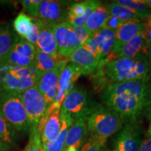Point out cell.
I'll use <instances>...</instances> for the list:
<instances>
[{
  "label": "cell",
  "mask_w": 151,
  "mask_h": 151,
  "mask_svg": "<svg viewBox=\"0 0 151 151\" xmlns=\"http://www.w3.org/2000/svg\"><path fill=\"white\" fill-rule=\"evenodd\" d=\"M148 54L139 53L132 58H116L109 62L104 71L109 85L149 78Z\"/></svg>",
  "instance_id": "obj_1"
},
{
  "label": "cell",
  "mask_w": 151,
  "mask_h": 151,
  "mask_svg": "<svg viewBox=\"0 0 151 151\" xmlns=\"http://www.w3.org/2000/svg\"><path fill=\"white\" fill-rule=\"evenodd\" d=\"M123 120L116 111L99 104L87 119L88 141L105 146L109 137L120 132L123 127Z\"/></svg>",
  "instance_id": "obj_2"
},
{
  "label": "cell",
  "mask_w": 151,
  "mask_h": 151,
  "mask_svg": "<svg viewBox=\"0 0 151 151\" xmlns=\"http://www.w3.org/2000/svg\"><path fill=\"white\" fill-rule=\"evenodd\" d=\"M42 75L35 66L23 67L2 62L0 64V91L22 94L35 86Z\"/></svg>",
  "instance_id": "obj_3"
},
{
  "label": "cell",
  "mask_w": 151,
  "mask_h": 151,
  "mask_svg": "<svg viewBox=\"0 0 151 151\" xmlns=\"http://www.w3.org/2000/svg\"><path fill=\"white\" fill-rule=\"evenodd\" d=\"M0 113L17 132H29L27 113L21 94L0 91Z\"/></svg>",
  "instance_id": "obj_4"
},
{
  "label": "cell",
  "mask_w": 151,
  "mask_h": 151,
  "mask_svg": "<svg viewBox=\"0 0 151 151\" xmlns=\"http://www.w3.org/2000/svg\"><path fill=\"white\" fill-rule=\"evenodd\" d=\"M99 104L86 88L74 87L64 99L60 111L68 115L73 122L79 118L87 120Z\"/></svg>",
  "instance_id": "obj_5"
},
{
  "label": "cell",
  "mask_w": 151,
  "mask_h": 151,
  "mask_svg": "<svg viewBox=\"0 0 151 151\" xmlns=\"http://www.w3.org/2000/svg\"><path fill=\"white\" fill-rule=\"evenodd\" d=\"M101 101L121 117L123 122L137 121L143 110L150 106L145 101L129 94H106L101 93Z\"/></svg>",
  "instance_id": "obj_6"
},
{
  "label": "cell",
  "mask_w": 151,
  "mask_h": 151,
  "mask_svg": "<svg viewBox=\"0 0 151 151\" xmlns=\"http://www.w3.org/2000/svg\"><path fill=\"white\" fill-rule=\"evenodd\" d=\"M22 102L27 113L29 132L36 129L48 110L42 94L34 86L21 94Z\"/></svg>",
  "instance_id": "obj_7"
},
{
  "label": "cell",
  "mask_w": 151,
  "mask_h": 151,
  "mask_svg": "<svg viewBox=\"0 0 151 151\" xmlns=\"http://www.w3.org/2000/svg\"><path fill=\"white\" fill-rule=\"evenodd\" d=\"M101 93L106 94H129L135 96L151 104V82L150 79L136 80L112 83Z\"/></svg>",
  "instance_id": "obj_8"
},
{
  "label": "cell",
  "mask_w": 151,
  "mask_h": 151,
  "mask_svg": "<svg viewBox=\"0 0 151 151\" xmlns=\"http://www.w3.org/2000/svg\"><path fill=\"white\" fill-rule=\"evenodd\" d=\"M68 62L69 60L67 58L60 60L54 69L43 73L35 85L42 94L48 107L54 103L60 75L68 64Z\"/></svg>",
  "instance_id": "obj_9"
},
{
  "label": "cell",
  "mask_w": 151,
  "mask_h": 151,
  "mask_svg": "<svg viewBox=\"0 0 151 151\" xmlns=\"http://www.w3.org/2000/svg\"><path fill=\"white\" fill-rule=\"evenodd\" d=\"M55 39L58 46V55L62 58H67L76 49L81 47L73 31V26L68 22L52 26Z\"/></svg>",
  "instance_id": "obj_10"
},
{
  "label": "cell",
  "mask_w": 151,
  "mask_h": 151,
  "mask_svg": "<svg viewBox=\"0 0 151 151\" xmlns=\"http://www.w3.org/2000/svg\"><path fill=\"white\" fill-rule=\"evenodd\" d=\"M142 141V127L137 121L130 122L122 128L115 141L117 151H139Z\"/></svg>",
  "instance_id": "obj_11"
},
{
  "label": "cell",
  "mask_w": 151,
  "mask_h": 151,
  "mask_svg": "<svg viewBox=\"0 0 151 151\" xmlns=\"http://www.w3.org/2000/svg\"><path fill=\"white\" fill-rule=\"evenodd\" d=\"M36 57L35 45L18 37L5 62L19 67H30L35 66Z\"/></svg>",
  "instance_id": "obj_12"
},
{
  "label": "cell",
  "mask_w": 151,
  "mask_h": 151,
  "mask_svg": "<svg viewBox=\"0 0 151 151\" xmlns=\"http://www.w3.org/2000/svg\"><path fill=\"white\" fill-rule=\"evenodd\" d=\"M81 75L80 69L76 65L73 63L67 64L60 75L54 103L49 107L61 109L66 96L73 89L75 83Z\"/></svg>",
  "instance_id": "obj_13"
},
{
  "label": "cell",
  "mask_w": 151,
  "mask_h": 151,
  "mask_svg": "<svg viewBox=\"0 0 151 151\" xmlns=\"http://www.w3.org/2000/svg\"><path fill=\"white\" fill-rule=\"evenodd\" d=\"M68 2L46 0L41 1L37 18L48 25L60 24L67 21Z\"/></svg>",
  "instance_id": "obj_14"
},
{
  "label": "cell",
  "mask_w": 151,
  "mask_h": 151,
  "mask_svg": "<svg viewBox=\"0 0 151 151\" xmlns=\"http://www.w3.org/2000/svg\"><path fill=\"white\" fill-rule=\"evenodd\" d=\"M148 20L125 22L116 30L114 46L110 52L114 59H116V55L124 44L146 29L148 26Z\"/></svg>",
  "instance_id": "obj_15"
},
{
  "label": "cell",
  "mask_w": 151,
  "mask_h": 151,
  "mask_svg": "<svg viewBox=\"0 0 151 151\" xmlns=\"http://www.w3.org/2000/svg\"><path fill=\"white\" fill-rule=\"evenodd\" d=\"M61 124L60 109L48 107L46 115L38 125L41 132L42 143L55 141L59 134Z\"/></svg>",
  "instance_id": "obj_16"
},
{
  "label": "cell",
  "mask_w": 151,
  "mask_h": 151,
  "mask_svg": "<svg viewBox=\"0 0 151 151\" xmlns=\"http://www.w3.org/2000/svg\"><path fill=\"white\" fill-rule=\"evenodd\" d=\"M101 5V1L96 0H88L71 4L68 7L67 22L74 27L83 25L90 14Z\"/></svg>",
  "instance_id": "obj_17"
},
{
  "label": "cell",
  "mask_w": 151,
  "mask_h": 151,
  "mask_svg": "<svg viewBox=\"0 0 151 151\" xmlns=\"http://www.w3.org/2000/svg\"><path fill=\"white\" fill-rule=\"evenodd\" d=\"M35 47L40 51L54 59L58 60L64 59L58 55V46L52 29V26L44 23L41 20H39V32Z\"/></svg>",
  "instance_id": "obj_18"
},
{
  "label": "cell",
  "mask_w": 151,
  "mask_h": 151,
  "mask_svg": "<svg viewBox=\"0 0 151 151\" xmlns=\"http://www.w3.org/2000/svg\"><path fill=\"white\" fill-rule=\"evenodd\" d=\"M68 60L78 67L81 74L90 76L97 70L99 61L83 47H79L68 57Z\"/></svg>",
  "instance_id": "obj_19"
},
{
  "label": "cell",
  "mask_w": 151,
  "mask_h": 151,
  "mask_svg": "<svg viewBox=\"0 0 151 151\" xmlns=\"http://www.w3.org/2000/svg\"><path fill=\"white\" fill-rule=\"evenodd\" d=\"M88 134L87 120L79 118L75 120L68 131L64 151L69 148L78 149L86 142Z\"/></svg>",
  "instance_id": "obj_20"
},
{
  "label": "cell",
  "mask_w": 151,
  "mask_h": 151,
  "mask_svg": "<svg viewBox=\"0 0 151 151\" xmlns=\"http://www.w3.org/2000/svg\"><path fill=\"white\" fill-rule=\"evenodd\" d=\"M149 41L145 34V30L132 38L131 40L124 44L123 47L116 55V58H132L139 53L148 54Z\"/></svg>",
  "instance_id": "obj_21"
},
{
  "label": "cell",
  "mask_w": 151,
  "mask_h": 151,
  "mask_svg": "<svg viewBox=\"0 0 151 151\" xmlns=\"http://www.w3.org/2000/svg\"><path fill=\"white\" fill-rule=\"evenodd\" d=\"M115 35V30L102 28L90 37L92 38L97 45L100 60L106 58L112 50L114 46Z\"/></svg>",
  "instance_id": "obj_22"
},
{
  "label": "cell",
  "mask_w": 151,
  "mask_h": 151,
  "mask_svg": "<svg viewBox=\"0 0 151 151\" xmlns=\"http://www.w3.org/2000/svg\"><path fill=\"white\" fill-rule=\"evenodd\" d=\"M18 37L10 24L0 27V64L6 61Z\"/></svg>",
  "instance_id": "obj_23"
},
{
  "label": "cell",
  "mask_w": 151,
  "mask_h": 151,
  "mask_svg": "<svg viewBox=\"0 0 151 151\" xmlns=\"http://www.w3.org/2000/svg\"><path fill=\"white\" fill-rule=\"evenodd\" d=\"M60 116H61L62 124L59 134L53 142L43 143L45 151H64L68 131L71 124L74 122L68 115L61 111H60Z\"/></svg>",
  "instance_id": "obj_24"
},
{
  "label": "cell",
  "mask_w": 151,
  "mask_h": 151,
  "mask_svg": "<svg viewBox=\"0 0 151 151\" xmlns=\"http://www.w3.org/2000/svg\"><path fill=\"white\" fill-rule=\"evenodd\" d=\"M109 16L110 14L106 6L101 5L90 14L85 23L90 37L98 30L102 29Z\"/></svg>",
  "instance_id": "obj_25"
},
{
  "label": "cell",
  "mask_w": 151,
  "mask_h": 151,
  "mask_svg": "<svg viewBox=\"0 0 151 151\" xmlns=\"http://www.w3.org/2000/svg\"><path fill=\"white\" fill-rule=\"evenodd\" d=\"M115 2L129 9L141 20H151V9L144 1L141 0H117Z\"/></svg>",
  "instance_id": "obj_26"
},
{
  "label": "cell",
  "mask_w": 151,
  "mask_h": 151,
  "mask_svg": "<svg viewBox=\"0 0 151 151\" xmlns=\"http://www.w3.org/2000/svg\"><path fill=\"white\" fill-rule=\"evenodd\" d=\"M17 131L0 113V141L13 148L18 144Z\"/></svg>",
  "instance_id": "obj_27"
},
{
  "label": "cell",
  "mask_w": 151,
  "mask_h": 151,
  "mask_svg": "<svg viewBox=\"0 0 151 151\" xmlns=\"http://www.w3.org/2000/svg\"><path fill=\"white\" fill-rule=\"evenodd\" d=\"M106 8L111 16L116 17L124 22L144 21L141 20V18L137 15H136L129 9L122 6L115 1L107 5Z\"/></svg>",
  "instance_id": "obj_28"
},
{
  "label": "cell",
  "mask_w": 151,
  "mask_h": 151,
  "mask_svg": "<svg viewBox=\"0 0 151 151\" xmlns=\"http://www.w3.org/2000/svg\"><path fill=\"white\" fill-rule=\"evenodd\" d=\"M13 28L19 37L25 39L30 35L32 29V18L20 12L15 18Z\"/></svg>",
  "instance_id": "obj_29"
},
{
  "label": "cell",
  "mask_w": 151,
  "mask_h": 151,
  "mask_svg": "<svg viewBox=\"0 0 151 151\" xmlns=\"http://www.w3.org/2000/svg\"><path fill=\"white\" fill-rule=\"evenodd\" d=\"M36 51H37V57H36L35 67L38 71H40L42 74L53 69L58 62L60 61L43 53L37 48H36Z\"/></svg>",
  "instance_id": "obj_30"
},
{
  "label": "cell",
  "mask_w": 151,
  "mask_h": 151,
  "mask_svg": "<svg viewBox=\"0 0 151 151\" xmlns=\"http://www.w3.org/2000/svg\"><path fill=\"white\" fill-rule=\"evenodd\" d=\"M22 151H45L41 141V132L38 127L29 132V141Z\"/></svg>",
  "instance_id": "obj_31"
},
{
  "label": "cell",
  "mask_w": 151,
  "mask_h": 151,
  "mask_svg": "<svg viewBox=\"0 0 151 151\" xmlns=\"http://www.w3.org/2000/svg\"><path fill=\"white\" fill-rule=\"evenodd\" d=\"M41 0H23L20 1L23 13L32 18H37Z\"/></svg>",
  "instance_id": "obj_32"
},
{
  "label": "cell",
  "mask_w": 151,
  "mask_h": 151,
  "mask_svg": "<svg viewBox=\"0 0 151 151\" xmlns=\"http://www.w3.org/2000/svg\"><path fill=\"white\" fill-rule=\"evenodd\" d=\"M73 31L76 36L77 39L79 44L81 45V47L84 44L85 42L88 40V39L90 37V35L88 32V29H86L85 24L81 26H73Z\"/></svg>",
  "instance_id": "obj_33"
},
{
  "label": "cell",
  "mask_w": 151,
  "mask_h": 151,
  "mask_svg": "<svg viewBox=\"0 0 151 151\" xmlns=\"http://www.w3.org/2000/svg\"><path fill=\"white\" fill-rule=\"evenodd\" d=\"M39 32V19L37 18H32V29L30 35L26 38L24 40H26L27 42L33 45H36L37 43L38 35Z\"/></svg>",
  "instance_id": "obj_34"
},
{
  "label": "cell",
  "mask_w": 151,
  "mask_h": 151,
  "mask_svg": "<svg viewBox=\"0 0 151 151\" xmlns=\"http://www.w3.org/2000/svg\"><path fill=\"white\" fill-rule=\"evenodd\" d=\"M83 48H86V50H88L90 53H91L92 55H93L94 58L97 59L98 61H100V58H99V52H98L97 50V46L96 45L94 41L92 39V37H89L88 39L83 45L82 46Z\"/></svg>",
  "instance_id": "obj_35"
},
{
  "label": "cell",
  "mask_w": 151,
  "mask_h": 151,
  "mask_svg": "<svg viewBox=\"0 0 151 151\" xmlns=\"http://www.w3.org/2000/svg\"><path fill=\"white\" fill-rule=\"evenodd\" d=\"M124 22H125L122 21V20H120V19L116 18V17L112 16L110 15L103 28H106V29H109L111 30H115V31H116L117 29H118V28L120 27L122 24H124Z\"/></svg>",
  "instance_id": "obj_36"
},
{
  "label": "cell",
  "mask_w": 151,
  "mask_h": 151,
  "mask_svg": "<svg viewBox=\"0 0 151 151\" xmlns=\"http://www.w3.org/2000/svg\"><path fill=\"white\" fill-rule=\"evenodd\" d=\"M139 151H151V134L146 132L144 139L141 141Z\"/></svg>",
  "instance_id": "obj_37"
},
{
  "label": "cell",
  "mask_w": 151,
  "mask_h": 151,
  "mask_svg": "<svg viewBox=\"0 0 151 151\" xmlns=\"http://www.w3.org/2000/svg\"><path fill=\"white\" fill-rule=\"evenodd\" d=\"M81 151H105V148L104 146L94 144L90 141H86L81 148Z\"/></svg>",
  "instance_id": "obj_38"
},
{
  "label": "cell",
  "mask_w": 151,
  "mask_h": 151,
  "mask_svg": "<svg viewBox=\"0 0 151 151\" xmlns=\"http://www.w3.org/2000/svg\"><path fill=\"white\" fill-rule=\"evenodd\" d=\"M148 60H149V66H150V71H149V78H151V41L149 44L148 48Z\"/></svg>",
  "instance_id": "obj_39"
},
{
  "label": "cell",
  "mask_w": 151,
  "mask_h": 151,
  "mask_svg": "<svg viewBox=\"0 0 151 151\" xmlns=\"http://www.w3.org/2000/svg\"><path fill=\"white\" fill-rule=\"evenodd\" d=\"M148 120H149V127L148 129L147 130V133L151 134V104L149 106L148 110Z\"/></svg>",
  "instance_id": "obj_40"
},
{
  "label": "cell",
  "mask_w": 151,
  "mask_h": 151,
  "mask_svg": "<svg viewBox=\"0 0 151 151\" xmlns=\"http://www.w3.org/2000/svg\"><path fill=\"white\" fill-rule=\"evenodd\" d=\"M11 148L0 141V151H10Z\"/></svg>",
  "instance_id": "obj_41"
},
{
  "label": "cell",
  "mask_w": 151,
  "mask_h": 151,
  "mask_svg": "<svg viewBox=\"0 0 151 151\" xmlns=\"http://www.w3.org/2000/svg\"><path fill=\"white\" fill-rule=\"evenodd\" d=\"M144 1L151 9V0H144Z\"/></svg>",
  "instance_id": "obj_42"
},
{
  "label": "cell",
  "mask_w": 151,
  "mask_h": 151,
  "mask_svg": "<svg viewBox=\"0 0 151 151\" xmlns=\"http://www.w3.org/2000/svg\"><path fill=\"white\" fill-rule=\"evenodd\" d=\"M65 151H78V149H75L73 148H67V150H65Z\"/></svg>",
  "instance_id": "obj_43"
},
{
  "label": "cell",
  "mask_w": 151,
  "mask_h": 151,
  "mask_svg": "<svg viewBox=\"0 0 151 151\" xmlns=\"http://www.w3.org/2000/svg\"><path fill=\"white\" fill-rule=\"evenodd\" d=\"M113 151H117V150H113Z\"/></svg>",
  "instance_id": "obj_44"
}]
</instances>
